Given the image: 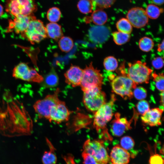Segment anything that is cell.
Listing matches in <instances>:
<instances>
[{
  "instance_id": "obj_39",
  "label": "cell",
  "mask_w": 164,
  "mask_h": 164,
  "mask_svg": "<svg viewBox=\"0 0 164 164\" xmlns=\"http://www.w3.org/2000/svg\"><path fill=\"white\" fill-rule=\"evenodd\" d=\"M157 51L159 52H163L164 50V40L158 45Z\"/></svg>"
},
{
  "instance_id": "obj_36",
  "label": "cell",
  "mask_w": 164,
  "mask_h": 164,
  "mask_svg": "<svg viewBox=\"0 0 164 164\" xmlns=\"http://www.w3.org/2000/svg\"><path fill=\"white\" fill-rule=\"evenodd\" d=\"M82 156L84 164H100L92 156L84 151L82 152Z\"/></svg>"
},
{
  "instance_id": "obj_23",
  "label": "cell",
  "mask_w": 164,
  "mask_h": 164,
  "mask_svg": "<svg viewBox=\"0 0 164 164\" xmlns=\"http://www.w3.org/2000/svg\"><path fill=\"white\" fill-rule=\"evenodd\" d=\"M58 46L63 52L67 53L70 51L74 46L73 39L70 37L63 36L59 40Z\"/></svg>"
},
{
  "instance_id": "obj_20",
  "label": "cell",
  "mask_w": 164,
  "mask_h": 164,
  "mask_svg": "<svg viewBox=\"0 0 164 164\" xmlns=\"http://www.w3.org/2000/svg\"><path fill=\"white\" fill-rule=\"evenodd\" d=\"M46 141L50 147L49 151H45L42 158L43 164H56L57 158L54 153V148L50 141L47 139Z\"/></svg>"
},
{
  "instance_id": "obj_29",
  "label": "cell",
  "mask_w": 164,
  "mask_h": 164,
  "mask_svg": "<svg viewBox=\"0 0 164 164\" xmlns=\"http://www.w3.org/2000/svg\"><path fill=\"white\" fill-rule=\"evenodd\" d=\"M103 65L105 69L108 71H114L117 68L118 62L113 56H109L106 57L104 60Z\"/></svg>"
},
{
  "instance_id": "obj_1",
  "label": "cell",
  "mask_w": 164,
  "mask_h": 164,
  "mask_svg": "<svg viewBox=\"0 0 164 164\" xmlns=\"http://www.w3.org/2000/svg\"><path fill=\"white\" fill-rule=\"evenodd\" d=\"M116 100L115 95L112 94L110 101L105 103L94 113L93 125L97 132L102 130L105 134L108 133L106 129V125L113 115L114 105Z\"/></svg>"
},
{
  "instance_id": "obj_9",
  "label": "cell",
  "mask_w": 164,
  "mask_h": 164,
  "mask_svg": "<svg viewBox=\"0 0 164 164\" xmlns=\"http://www.w3.org/2000/svg\"><path fill=\"white\" fill-rule=\"evenodd\" d=\"M6 8L7 12L15 17L19 15L32 14L37 6L33 0H10Z\"/></svg>"
},
{
  "instance_id": "obj_25",
  "label": "cell",
  "mask_w": 164,
  "mask_h": 164,
  "mask_svg": "<svg viewBox=\"0 0 164 164\" xmlns=\"http://www.w3.org/2000/svg\"><path fill=\"white\" fill-rule=\"evenodd\" d=\"M114 41L118 45H123L128 42L130 38V34L120 31H115L112 33Z\"/></svg>"
},
{
  "instance_id": "obj_34",
  "label": "cell",
  "mask_w": 164,
  "mask_h": 164,
  "mask_svg": "<svg viewBox=\"0 0 164 164\" xmlns=\"http://www.w3.org/2000/svg\"><path fill=\"white\" fill-rule=\"evenodd\" d=\"M133 91V95L137 100H142L147 96V91L143 87L141 86L136 87Z\"/></svg>"
},
{
  "instance_id": "obj_41",
  "label": "cell",
  "mask_w": 164,
  "mask_h": 164,
  "mask_svg": "<svg viewBox=\"0 0 164 164\" xmlns=\"http://www.w3.org/2000/svg\"><path fill=\"white\" fill-rule=\"evenodd\" d=\"M161 97L160 102L161 103V106L164 105V91L161 92L160 94Z\"/></svg>"
},
{
  "instance_id": "obj_35",
  "label": "cell",
  "mask_w": 164,
  "mask_h": 164,
  "mask_svg": "<svg viewBox=\"0 0 164 164\" xmlns=\"http://www.w3.org/2000/svg\"><path fill=\"white\" fill-rule=\"evenodd\" d=\"M136 107L139 114H144L149 110V106L148 102L145 100H141L137 103Z\"/></svg>"
},
{
  "instance_id": "obj_21",
  "label": "cell",
  "mask_w": 164,
  "mask_h": 164,
  "mask_svg": "<svg viewBox=\"0 0 164 164\" xmlns=\"http://www.w3.org/2000/svg\"><path fill=\"white\" fill-rule=\"evenodd\" d=\"M91 19L95 24L101 26L104 25L107 21L108 16L103 10L101 9H95L91 15Z\"/></svg>"
},
{
  "instance_id": "obj_30",
  "label": "cell",
  "mask_w": 164,
  "mask_h": 164,
  "mask_svg": "<svg viewBox=\"0 0 164 164\" xmlns=\"http://www.w3.org/2000/svg\"><path fill=\"white\" fill-rule=\"evenodd\" d=\"M61 15V12L60 9L56 7L50 9L47 14V18L51 22H56L59 21Z\"/></svg>"
},
{
  "instance_id": "obj_26",
  "label": "cell",
  "mask_w": 164,
  "mask_h": 164,
  "mask_svg": "<svg viewBox=\"0 0 164 164\" xmlns=\"http://www.w3.org/2000/svg\"><path fill=\"white\" fill-rule=\"evenodd\" d=\"M79 11L81 13L87 14L94 10V6L91 0H80L77 4Z\"/></svg>"
},
{
  "instance_id": "obj_5",
  "label": "cell",
  "mask_w": 164,
  "mask_h": 164,
  "mask_svg": "<svg viewBox=\"0 0 164 164\" xmlns=\"http://www.w3.org/2000/svg\"><path fill=\"white\" fill-rule=\"evenodd\" d=\"M103 77L100 70L95 68L91 62L83 70V73L80 85L83 91L95 87L101 88Z\"/></svg>"
},
{
  "instance_id": "obj_8",
  "label": "cell",
  "mask_w": 164,
  "mask_h": 164,
  "mask_svg": "<svg viewBox=\"0 0 164 164\" xmlns=\"http://www.w3.org/2000/svg\"><path fill=\"white\" fill-rule=\"evenodd\" d=\"M21 35L32 44L39 43L47 37L43 22L36 18L30 21L27 29Z\"/></svg>"
},
{
  "instance_id": "obj_12",
  "label": "cell",
  "mask_w": 164,
  "mask_h": 164,
  "mask_svg": "<svg viewBox=\"0 0 164 164\" xmlns=\"http://www.w3.org/2000/svg\"><path fill=\"white\" fill-rule=\"evenodd\" d=\"M70 113L65 102L60 100L51 109L48 120L50 122L60 124L68 121Z\"/></svg>"
},
{
  "instance_id": "obj_17",
  "label": "cell",
  "mask_w": 164,
  "mask_h": 164,
  "mask_svg": "<svg viewBox=\"0 0 164 164\" xmlns=\"http://www.w3.org/2000/svg\"><path fill=\"white\" fill-rule=\"evenodd\" d=\"M163 109L155 108L149 109L141 117L142 121L150 126L159 125L161 124V118Z\"/></svg>"
},
{
  "instance_id": "obj_4",
  "label": "cell",
  "mask_w": 164,
  "mask_h": 164,
  "mask_svg": "<svg viewBox=\"0 0 164 164\" xmlns=\"http://www.w3.org/2000/svg\"><path fill=\"white\" fill-rule=\"evenodd\" d=\"M136 85L127 76L126 73H124L116 77L111 82L113 92L125 100L132 98V90L136 87Z\"/></svg>"
},
{
  "instance_id": "obj_24",
  "label": "cell",
  "mask_w": 164,
  "mask_h": 164,
  "mask_svg": "<svg viewBox=\"0 0 164 164\" xmlns=\"http://www.w3.org/2000/svg\"><path fill=\"white\" fill-rule=\"evenodd\" d=\"M116 27L118 31L130 34L132 30V26L127 19L122 18L116 23Z\"/></svg>"
},
{
  "instance_id": "obj_38",
  "label": "cell",
  "mask_w": 164,
  "mask_h": 164,
  "mask_svg": "<svg viewBox=\"0 0 164 164\" xmlns=\"http://www.w3.org/2000/svg\"><path fill=\"white\" fill-rule=\"evenodd\" d=\"M149 164H164L163 158L158 154L154 155L150 157Z\"/></svg>"
},
{
  "instance_id": "obj_28",
  "label": "cell",
  "mask_w": 164,
  "mask_h": 164,
  "mask_svg": "<svg viewBox=\"0 0 164 164\" xmlns=\"http://www.w3.org/2000/svg\"><path fill=\"white\" fill-rule=\"evenodd\" d=\"M146 13L148 17L152 19H156L158 18L163 9H159L158 6L153 4L149 5L145 10Z\"/></svg>"
},
{
  "instance_id": "obj_22",
  "label": "cell",
  "mask_w": 164,
  "mask_h": 164,
  "mask_svg": "<svg viewBox=\"0 0 164 164\" xmlns=\"http://www.w3.org/2000/svg\"><path fill=\"white\" fill-rule=\"evenodd\" d=\"M44 84L48 87H52L56 86L59 82L58 76L53 69L50 71L44 78Z\"/></svg>"
},
{
  "instance_id": "obj_7",
  "label": "cell",
  "mask_w": 164,
  "mask_h": 164,
  "mask_svg": "<svg viewBox=\"0 0 164 164\" xmlns=\"http://www.w3.org/2000/svg\"><path fill=\"white\" fill-rule=\"evenodd\" d=\"M60 91V89L57 88L53 94L47 95L35 102L33 108L39 118L48 120L51 109L60 100L58 98Z\"/></svg>"
},
{
  "instance_id": "obj_11",
  "label": "cell",
  "mask_w": 164,
  "mask_h": 164,
  "mask_svg": "<svg viewBox=\"0 0 164 164\" xmlns=\"http://www.w3.org/2000/svg\"><path fill=\"white\" fill-rule=\"evenodd\" d=\"M126 17L132 26L137 28L144 27L148 22V17L145 10L141 7H134L130 9Z\"/></svg>"
},
{
  "instance_id": "obj_40",
  "label": "cell",
  "mask_w": 164,
  "mask_h": 164,
  "mask_svg": "<svg viewBox=\"0 0 164 164\" xmlns=\"http://www.w3.org/2000/svg\"><path fill=\"white\" fill-rule=\"evenodd\" d=\"M153 3L158 5H161L163 4L164 0H152Z\"/></svg>"
},
{
  "instance_id": "obj_42",
  "label": "cell",
  "mask_w": 164,
  "mask_h": 164,
  "mask_svg": "<svg viewBox=\"0 0 164 164\" xmlns=\"http://www.w3.org/2000/svg\"><path fill=\"white\" fill-rule=\"evenodd\" d=\"M3 7L2 5L0 4V17L3 14Z\"/></svg>"
},
{
  "instance_id": "obj_3",
  "label": "cell",
  "mask_w": 164,
  "mask_h": 164,
  "mask_svg": "<svg viewBox=\"0 0 164 164\" xmlns=\"http://www.w3.org/2000/svg\"><path fill=\"white\" fill-rule=\"evenodd\" d=\"M83 102L86 109L94 113L106 102L105 93L101 88L95 87L83 91Z\"/></svg>"
},
{
  "instance_id": "obj_37",
  "label": "cell",
  "mask_w": 164,
  "mask_h": 164,
  "mask_svg": "<svg viewBox=\"0 0 164 164\" xmlns=\"http://www.w3.org/2000/svg\"><path fill=\"white\" fill-rule=\"evenodd\" d=\"M152 64L153 67L156 69L162 68L164 64L163 58L157 57L154 58L152 61Z\"/></svg>"
},
{
  "instance_id": "obj_32",
  "label": "cell",
  "mask_w": 164,
  "mask_h": 164,
  "mask_svg": "<svg viewBox=\"0 0 164 164\" xmlns=\"http://www.w3.org/2000/svg\"><path fill=\"white\" fill-rule=\"evenodd\" d=\"M92 2L94 10L97 7L100 9L107 8L111 7L116 0H91Z\"/></svg>"
},
{
  "instance_id": "obj_13",
  "label": "cell",
  "mask_w": 164,
  "mask_h": 164,
  "mask_svg": "<svg viewBox=\"0 0 164 164\" xmlns=\"http://www.w3.org/2000/svg\"><path fill=\"white\" fill-rule=\"evenodd\" d=\"M131 121H128L125 118H121L119 113L115 114V118L112 122L111 131L114 136H121L126 131L131 128Z\"/></svg>"
},
{
  "instance_id": "obj_6",
  "label": "cell",
  "mask_w": 164,
  "mask_h": 164,
  "mask_svg": "<svg viewBox=\"0 0 164 164\" xmlns=\"http://www.w3.org/2000/svg\"><path fill=\"white\" fill-rule=\"evenodd\" d=\"M83 151L92 156L100 164H107L110 157L101 140H87L83 146Z\"/></svg>"
},
{
  "instance_id": "obj_16",
  "label": "cell",
  "mask_w": 164,
  "mask_h": 164,
  "mask_svg": "<svg viewBox=\"0 0 164 164\" xmlns=\"http://www.w3.org/2000/svg\"><path fill=\"white\" fill-rule=\"evenodd\" d=\"M130 157V154L127 150L117 145L111 150L110 159L112 164H127Z\"/></svg>"
},
{
  "instance_id": "obj_31",
  "label": "cell",
  "mask_w": 164,
  "mask_h": 164,
  "mask_svg": "<svg viewBox=\"0 0 164 164\" xmlns=\"http://www.w3.org/2000/svg\"><path fill=\"white\" fill-rule=\"evenodd\" d=\"M152 76L156 88L160 91H164V77L163 73H152Z\"/></svg>"
},
{
  "instance_id": "obj_14",
  "label": "cell",
  "mask_w": 164,
  "mask_h": 164,
  "mask_svg": "<svg viewBox=\"0 0 164 164\" xmlns=\"http://www.w3.org/2000/svg\"><path fill=\"white\" fill-rule=\"evenodd\" d=\"M110 32V29L107 26L97 25L90 28L88 34L90 38L93 41L102 43L108 40Z\"/></svg>"
},
{
  "instance_id": "obj_19",
  "label": "cell",
  "mask_w": 164,
  "mask_h": 164,
  "mask_svg": "<svg viewBox=\"0 0 164 164\" xmlns=\"http://www.w3.org/2000/svg\"><path fill=\"white\" fill-rule=\"evenodd\" d=\"M45 27L47 36L56 41H58L63 36L61 26L57 23H49Z\"/></svg>"
},
{
  "instance_id": "obj_27",
  "label": "cell",
  "mask_w": 164,
  "mask_h": 164,
  "mask_svg": "<svg viewBox=\"0 0 164 164\" xmlns=\"http://www.w3.org/2000/svg\"><path fill=\"white\" fill-rule=\"evenodd\" d=\"M154 44L152 39L147 36L142 38L138 42V46L140 49L145 52L151 51L153 47Z\"/></svg>"
},
{
  "instance_id": "obj_2",
  "label": "cell",
  "mask_w": 164,
  "mask_h": 164,
  "mask_svg": "<svg viewBox=\"0 0 164 164\" xmlns=\"http://www.w3.org/2000/svg\"><path fill=\"white\" fill-rule=\"evenodd\" d=\"M153 70L145 63L138 60L128 63L127 76L137 85L149 82Z\"/></svg>"
},
{
  "instance_id": "obj_15",
  "label": "cell",
  "mask_w": 164,
  "mask_h": 164,
  "mask_svg": "<svg viewBox=\"0 0 164 164\" xmlns=\"http://www.w3.org/2000/svg\"><path fill=\"white\" fill-rule=\"evenodd\" d=\"M83 73V69L79 67L72 65L64 74L65 82L73 87L80 86Z\"/></svg>"
},
{
  "instance_id": "obj_10",
  "label": "cell",
  "mask_w": 164,
  "mask_h": 164,
  "mask_svg": "<svg viewBox=\"0 0 164 164\" xmlns=\"http://www.w3.org/2000/svg\"><path fill=\"white\" fill-rule=\"evenodd\" d=\"M12 76L16 79L38 83L42 82L44 79L35 69L29 67L27 63L23 62L19 63L15 67Z\"/></svg>"
},
{
  "instance_id": "obj_33",
  "label": "cell",
  "mask_w": 164,
  "mask_h": 164,
  "mask_svg": "<svg viewBox=\"0 0 164 164\" xmlns=\"http://www.w3.org/2000/svg\"><path fill=\"white\" fill-rule=\"evenodd\" d=\"M121 146L128 151L132 149L135 145L134 140L129 136L122 137L120 140Z\"/></svg>"
},
{
  "instance_id": "obj_18",
  "label": "cell",
  "mask_w": 164,
  "mask_h": 164,
  "mask_svg": "<svg viewBox=\"0 0 164 164\" xmlns=\"http://www.w3.org/2000/svg\"><path fill=\"white\" fill-rule=\"evenodd\" d=\"M32 14L29 15H19L15 17L13 22H10L9 28L13 29L16 34H21L27 29L30 21L36 19V17Z\"/></svg>"
}]
</instances>
